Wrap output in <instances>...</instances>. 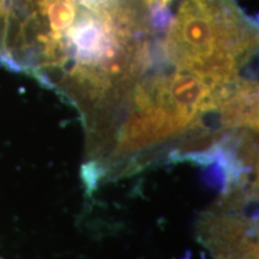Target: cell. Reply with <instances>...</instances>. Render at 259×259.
I'll use <instances>...</instances> for the list:
<instances>
[{
    "label": "cell",
    "mask_w": 259,
    "mask_h": 259,
    "mask_svg": "<svg viewBox=\"0 0 259 259\" xmlns=\"http://www.w3.org/2000/svg\"><path fill=\"white\" fill-rule=\"evenodd\" d=\"M202 0H4L0 61L67 99L92 158L111 150L132 109L183 74Z\"/></svg>",
    "instance_id": "cell-1"
}]
</instances>
